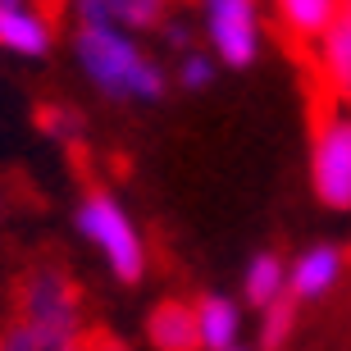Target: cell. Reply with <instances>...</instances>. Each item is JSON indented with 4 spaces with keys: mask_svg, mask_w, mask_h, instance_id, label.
I'll list each match as a JSON object with an SVG mask.
<instances>
[{
    "mask_svg": "<svg viewBox=\"0 0 351 351\" xmlns=\"http://www.w3.org/2000/svg\"><path fill=\"white\" fill-rule=\"evenodd\" d=\"M274 10H278V23L287 37L315 46V37L324 32V23L338 10V0H274Z\"/></svg>",
    "mask_w": 351,
    "mask_h": 351,
    "instance_id": "obj_13",
    "label": "cell"
},
{
    "mask_svg": "<svg viewBox=\"0 0 351 351\" xmlns=\"http://www.w3.org/2000/svg\"><path fill=\"white\" fill-rule=\"evenodd\" d=\"M196 315V347L201 351H228L242 347V333H247V306L228 292H206V297L192 301Z\"/></svg>",
    "mask_w": 351,
    "mask_h": 351,
    "instance_id": "obj_10",
    "label": "cell"
},
{
    "mask_svg": "<svg viewBox=\"0 0 351 351\" xmlns=\"http://www.w3.org/2000/svg\"><path fill=\"white\" fill-rule=\"evenodd\" d=\"M311 187L324 210L351 215V110H333L315 123Z\"/></svg>",
    "mask_w": 351,
    "mask_h": 351,
    "instance_id": "obj_5",
    "label": "cell"
},
{
    "mask_svg": "<svg viewBox=\"0 0 351 351\" xmlns=\"http://www.w3.org/2000/svg\"><path fill=\"white\" fill-rule=\"evenodd\" d=\"M287 297V261L278 251H256L247 265H242V278H237V301L247 311H269L274 301Z\"/></svg>",
    "mask_w": 351,
    "mask_h": 351,
    "instance_id": "obj_11",
    "label": "cell"
},
{
    "mask_svg": "<svg viewBox=\"0 0 351 351\" xmlns=\"http://www.w3.org/2000/svg\"><path fill=\"white\" fill-rule=\"evenodd\" d=\"M297 324H301V306L292 297L274 301L269 311H261V324H256V347L261 351H283L287 342L297 338Z\"/></svg>",
    "mask_w": 351,
    "mask_h": 351,
    "instance_id": "obj_14",
    "label": "cell"
},
{
    "mask_svg": "<svg viewBox=\"0 0 351 351\" xmlns=\"http://www.w3.org/2000/svg\"><path fill=\"white\" fill-rule=\"evenodd\" d=\"M0 51L14 60H46L55 51V27L37 0H0Z\"/></svg>",
    "mask_w": 351,
    "mask_h": 351,
    "instance_id": "obj_7",
    "label": "cell"
},
{
    "mask_svg": "<svg viewBox=\"0 0 351 351\" xmlns=\"http://www.w3.org/2000/svg\"><path fill=\"white\" fill-rule=\"evenodd\" d=\"M73 64L91 82L101 101L114 105H160L169 96V69L160 64V55L142 46L137 32L119 23H73L69 32Z\"/></svg>",
    "mask_w": 351,
    "mask_h": 351,
    "instance_id": "obj_1",
    "label": "cell"
},
{
    "mask_svg": "<svg viewBox=\"0 0 351 351\" xmlns=\"http://www.w3.org/2000/svg\"><path fill=\"white\" fill-rule=\"evenodd\" d=\"M173 14V0H69V23H119L146 37Z\"/></svg>",
    "mask_w": 351,
    "mask_h": 351,
    "instance_id": "obj_8",
    "label": "cell"
},
{
    "mask_svg": "<svg viewBox=\"0 0 351 351\" xmlns=\"http://www.w3.org/2000/svg\"><path fill=\"white\" fill-rule=\"evenodd\" d=\"M228 351H251V347H228Z\"/></svg>",
    "mask_w": 351,
    "mask_h": 351,
    "instance_id": "obj_18",
    "label": "cell"
},
{
    "mask_svg": "<svg viewBox=\"0 0 351 351\" xmlns=\"http://www.w3.org/2000/svg\"><path fill=\"white\" fill-rule=\"evenodd\" d=\"M146 347L151 351H201L196 347L192 301H160L146 315Z\"/></svg>",
    "mask_w": 351,
    "mask_h": 351,
    "instance_id": "obj_12",
    "label": "cell"
},
{
    "mask_svg": "<svg viewBox=\"0 0 351 351\" xmlns=\"http://www.w3.org/2000/svg\"><path fill=\"white\" fill-rule=\"evenodd\" d=\"M315 64H319L324 87L338 101H351V0H338L333 19L315 37Z\"/></svg>",
    "mask_w": 351,
    "mask_h": 351,
    "instance_id": "obj_9",
    "label": "cell"
},
{
    "mask_svg": "<svg viewBox=\"0 0 351 351\" xmlns=\"http://www.w3.org/2000/svg\"><path fill=\"white\" fill-rule=\"evenodd\" d=\"M219 60L206 51V46H192V51H182L178 60H173V87L178 91H192V96H201V91H210L215 82H219Z\"/></svg>",
    "mask_w": 351,
    "mask_h": 351,
    "instance_id": "obj_15",
    "label": "cell"
},
{
    "mask_svg": "<svg viewBox=\"0 0 351 351\" xmlns=\"http://www.w3.org/2000/svg\"><path fill=\"white\" fill-rule=\"evenodd\" d=\"M87 324H82L78 283L64 269H32L19 287V315L0 333V351H82Z\"/></svg>",
    "mask_w": 351,
    "mask_h": 351,
    "instance_id": "obj_2",
    "label": "cell"
},
{
    "mask_svg": "<svg viewBox=\"0 0 351 351\" xmlns=\"http://www.w3.org/2000/svg\"><path fill=\"white\" fill-rule=\"evenodd\" d=\"M160 41H165L173 55H182V51H192V46H201V41H196V32L182 23V19H173V14L165 19V23H160Z\"/></svg>",
    "mask_w": 351,
    "mask_h": 351,
    "instance_id": "obj_17",
    "label": "cell"
},
{
    "mask_svg": "<svg viewBox=\"0 0 351 351\" xmlns=\"http://www.w3.org/2000/svg\"><path fill=\"white\" fill-rule=\"evenodd\" d=\"M37 123H41L46 137H55V142H78L82 137V114L73 110V105H46V110L37 114Z\"/></svg>",
    "mask_w": 351,
    "mask_h": 351,
    "instance_id": "obj_16",
    "label": "cell"
},
{
    "mask_svg": "<svg viewBox=\"0 0 351 351\" xmlns=\"http://www.w3.org/2000/svg\"><path fill=\"white\" fill-rule=\"evenodd\" d=\"M196 23H201V46H206L219 69H256L265 51V14L261 0H196Z\"/></svg>",
    "mask_w": 351,
    "mask_h": 351,
    "instance_id": "obj_4",
    "label": "cell"
},
{
    "mask_svg": "<svg viewBox=\"0 0 351 351\" xmlns=\"http://www.w3.org/2000/svg\"><path fill=\"white\" fill-rule=\"evenodd\" d=\"M73 233L101 256V265L110 269V278L119 287H137L146 278L151 247H146L132 210L110 187H91V192H82L73 201Z\"/></svg>",
    "mask_w": 351,
    "mask_h": 351,
    "instance_id": "obj_3",
    "label": "cell"
},
{
    "mask_svg": "<svg viewBox=\"0 0 351 351\" xmlns=\"http://www.w3.org/2000/svg\"><path fill=\"white\" fill-rule=\"evenodd\" d=\"M347 278V251L338 242H311L287 261V297L297 306L324 301L333 287Z\"/></svg>",
    "mask_w": 351,
    "mask_h": 351,
    "instance_id": "obj_6",
    "label": "cell"
}]
</instances>
